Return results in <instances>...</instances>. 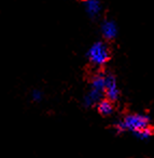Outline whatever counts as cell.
I'll return each mask as SVG.
<instances>
[{
	"label": "cell",
	"mask_w": 154,
	"mask_h": 158,
	"mask_svg": "<svg viewBox=\"0 0 154 158\" xmlns=\"http://www.w3.org/2000/svg\"><path fill=\"white\" fill-rule=\"evenodd\" d=\"M149 127V118L141 114H129L126 115L120 123H116L117 131H132L138 132L144 128Z\"/></svg>",
	"instance_id": "1"
},
{
	"label": "cell",
	"mask_w": 154,
	"mask_h": 158,
	"mask_svg": "<svg viewBox=\"0 0 154 158\" xmlns=\"http://www.w3.org/2000/svg\"><path fill=\"white\" fill-rule=\"evenodd\" d=\"M87 57L89 62L95 66H104L110 59V51L105 42L97 41L87 51Z\"/></svg>",
	"instance_id": "2"
},
{
	"label": "cell",
	"mask_w": 154,
	"mask_h": 158,
	"mask_svg": "<svg viewBox=\"0 0 154 158\" xmlns=\"http://www.w3.org/2000/svg\"><path fill=\"white\" fill-rule=\"evenodd\" d=\"M105 94H106L107 99L110 101H116L117 98L120 95V91L117 88L116 80L113 76L111 75H107L106 76V88H105Z\"/></svg>",
	"instance_id": "3"
},
{
	"label": "cell",
	"mask_w": 154,
	"mask_h": 158,
	"mask_svg": "<svg viewBox=\"0 0 154 158\" xmlns=\"http://www.w3.org/2000/svg\"><path fill=\"white\" fill-rule=\"evenodd\" d=\"M101 33L106 39L112 40L116 37L117 35V27L113 21L111 20H106L101 24Z\"/></svg>",
	"instance_id": "4"
},
{
	"label": "cell",
	"mask_w": 154,
	"mask_h": 158,
	"mask_svg": "<svg viewBox=\"0 0 154 158\" xmlns=\"http://www.w3.org/2000/svg\"><path fill=\"white\" fill-rule=\"evenodd\" d=\"M84 8L89 16L96 18L101 11V2L100 0H84Z\"/></svg>",
	"instance_id": "5"
},
{
	"label": "cell",
	"mask_w": 154,
	"mask_h": 158,
	"mask_svg": "<svg viewBox=\"0 0 154 158\" xmlns=\"http://www.w3.org/2000/svg\"><path fill=\"white\" fill-rule=\"evenodd\" d=\"M106 76L105 74H96L93 77L91 82V88L95 90L101 91L105 93V88H106Z\"/></svg>",
	"instance_id": "6"
},
{
	"label": "cell",
	"mask_w": 154,
	"mask_h": 158,
	"mask_svg": "<svg viewBox=\"0 0 154 158\" xmlns=\"http://www.w3.org/2000/svg\"><path fill=\"white\" fill-rule=\"evenodd\" d=\"M97 108L98 112L100 113L104 116H107V115H110L111 113L113 112V104L112 101L110 100H101V101L98 102L97 104Z\"/></svg>",
	"instance_id": "7"
},
{
	"label": "cell",
	"mask_w": 154,
	"mask_h": 158,
	"mask_svg": "<svg viewBox=\"0 0 154 158\" xmlns=\"http://www.w3.org/2000/svg\"><path fill=\"white\" fill-rule=\"evenodd\" d=\"M152 129L150 127H147V128H144V129H142V130H140V131H138V132H136V135L138 136L139 139H141V140H145V139H149L150 136L152 135Z\"/></svg>",
	"instance_id": "8"
},
{
	"label": "cell",
	"mask_w": 154,
	"mask_h": 158,
	"mask_svg": "<svg viewBox=\"0 0 154 158\" xmlns=\"http://www.w3.org/2000/svg\"><path fill=\"white\" fill-rule=\"evenodd\" d=\"M33 99L35 100V101H40V100L42 99V92L39 90H35L33 92Z\"/></svg>",
	"instance_id": "9"
}]
</instances>
